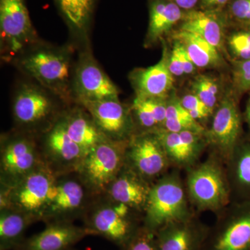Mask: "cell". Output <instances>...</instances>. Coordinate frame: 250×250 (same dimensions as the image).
I'll use <instances>...</instances> for the list:
<instances>
[{
  "label": "cell",
  "instance_id": "6da1fadb",
  "mask_svg": "<svg viewBox=\"0 0 250 250\" xmlns=\"http://www.w3.org/2000/svg\"><path fill=\"white\" fill-rule=\"evenodd\" d=\"M188 198L192 209L199 214L211 212L218 214L231 203V193L225 164L209 154L202 162L186 170Z\"/></svg>",
  "mask_w": 250,
  "mask_h": 250
},
{
  "label": "cell",
  "instance_id": "7a4b0ae2",
  "mask_svg": "<svg viewBox=\"0 0 250 250\" xmlns=\"http://www.w3.org/2000/svg\"><path fill=\"white\" fill-rule=\"evenodd\" d=\"M181 170L172 168L151 187L143 215V225L152 232L195 213L188 198Z\"/></svg>",
  "mask_w": 250,
  "mask_h": 250
},
{
  "label": "cell",
  "instance_id": "3957f363",
  "mask_svg": "<svg viewBox=\"0 0 250 250\" xmlns=\"http://www.w3.org/2000/svg\"><path fill=\"white\" fill-rule=\"evenodd\" d=\"M92 236H100L123 250L143 226V215L106 195L97 197L82 218Z\"/></svg>",
  "mask_w": 250,
  "mask_h": 250
},
{
  "label": "cell",
  "instance_id": "277c9868",
  "mask_svg": "<svg viewBox=\"0 0 250 250\" xmlns=\"http://www.w3.org/2000/svg\"><path fill=\"white\" fill-rule=\"evenodd\" d=\"M128 141L106 140L85 154L75 173L95 197L104 195L125 164Z\"/></svg>",
  "mask_w": 250,
  "mask_h": 250
},
{
  "label": "cell",
  "instance_id": "5b68a950",
  "mask_svg": "<svg viewBox=\"0 0 250 250\" xmlns=\"http://www.w3.org/2000/svg\"><path fill=\"white\" fill-rule=\"evenodd\" d=\"M57 175L45 163L10 188L0 187V209L14 208L41 221L51 188Z\"/></svg>",
  "mask_w": 250,
  "mask_h": 250
},
{
  "label": "cell",
  "instance_id": "8992f818",
  "mask_svg": "<svg viewBox=\"0 0 250 250\" xmlns=\"http://www.w3.org/2000/svg\"><path fill=\"white\" fill-rule=\"evenodd\" d=\"M97 197L94 196L75 172L58 175L51 188L41 221L73 223L82 219Z\"/></svg>",
  "mask_w": 250,
  "mask_h": 250
},
{
  "label": "cell",
  "instance_id": "52a82bcc",
  "mask_svg": "<svg viewBox=\"0 0 250 250\" xmlns=\"http://www.w3.org/2000/svg\"><path fill=\"white\" fill-rule=\"evenodd\" d=\"M201 250H250V202H231L215 215Z\"/></svg>",
  "mask_w": 250,
  "mask_h": 250
},
{
  "label": "cell",
  "instance_id": "ba28073f",
  "mask_svg": "<svg viewBox=\"0 0 250 250\" xmlns=\"http://www.w3.org/2000/svg\"><path fill=\"white\" fill-rule=\"evenodd\" d=\"M44 164L39 143L27 136L1 140L0 187L10 188Z\"/></svg>",
  "mask_w": 250,
  "mask_h": 250
},
{
  "label": "cell",
  "instance_id": "9c48e42d",
  "mask_svg": "<svg viewBox=\"0 0 250 250\" xmlns=\"http://www.w3.org/2000/svg\"><path fill=\"white\" fill-rule=\"evenodd\" d=\"M125 165L152 184L172 168L155 131L135 133L130 138Z\"/></svg>",
  "mask_w": 250,
  "mask_h": 250
},
{
  "label": "cell",
  "instance_id": "30bf717a",
  "mask_svg": "<svg viewBox=\"0 0 250 250\" xmlns=\"http://www.w3.org/2000/svg\"><path fill=\"white\" fill-rule=\"evenodd\" d=\"M212 117L211 125L205 134L207 149L226 165L241 141V116L234 100L229 97L224 98Z\"/></svg>",
  "mask_w": 250,
  "mask_h": 250
},
{
  "label": "cell",
  "instance_id": "8fae6325",
  "mask_svg": "<svg viewBox=\"0 0 250 250\" xmlns=\"http://www.w3.org/2000/svg\"><path fill=\"white\" fill-rule=\"evenodd\" d=\"M43 133L39 146L46 165L57 175L75 172L87 152L67 134L62 116Z\"/></svg>",
  "mask_w": 250,
  "mask_h": 250
},
{
  "label": "cell",
  "instance_id": "7c38bea8",
  "mask_svg": "<svg viewBox=\"0 0 250 250\" xmlns=\"http://www.w3.org/2000/svg\"><path fill=\"white\" fill-rule=\"evenodd\" d=\"M80 102L92 117L100 131L108 139L129 141L136 133L133 117L119 99Z\"/></svg>",
  "mask_w": 250,
  "mask_h": 250
},
{
  "label": "cell",
  "instance_id": "4fadbf2b",
  "mask_svg": "<svg viewBox=\"0 0 250 250\" xmlns=\"http://www.w3.org/2000/svg\"><path fill=\"white\" fill-rule=\"evenodd\" d=\"M22 68L41 84L64 95L70 77V62L63 54L41 49L22 59Z\"/></svg>",
  "mask_w": 250,
  "mask_h": 250
},
{
  "label": "cell",
  "instance_id": "5bb4252c",
  "mask_svg": "<svg viewBox=\"0 0 250 250\" xmlns=\"http://www.w3.org/2000/svg\"><path fill=\"white\" fill-rule=\"evenodd\" d=\"M1 39L10 52L17 53L34 35L24 0H0Z\"/></svg>",
  "mask_w": 250,
  "mask_h": 250
},
{
  "label": "cell",
  "instance_id": "9a60e30c",
  "mask_svg": "<svg viewBox=\"0 0 250 250\" xmlns=\"http://www.w3.org/2000/svg\"><path fill=\"white\" fill-rule=\"evenodd\" d=\"M195 212L185 220L166 225L156 233L161 250H201L208 226Z\"/></svg>",
  "mask_w": 250,
  "mask_h": 250
},
{
  "label": "cell",
  "instance_id": "2e32d148",
  "mask_svg": "<svg viewBox=\"0 0 250 250\" xmlns=\"http://www.w3.org/2000/svg\"><path fill=\"white\" fill-rule=\"evenodd\" d=\"M41 232L26 238L16 250H67L91 233L84 226L73 223L56 222L46 224Z\"/></svg>",
  "mask_w": 250,
  "mask_h": 250
},
{
  "label": "cell",
  "instance_id": "e0dca14e",
  "mask_svg": "<svg viewBox=\"0 0 250 250\" xmlns=\"http://www.w3.org/2000/svg\"><path fill=\"white\" fill-rule=\"evenodd\" d=\"M152 185L125 164L104 195L143 215Z\"/></svg>",
  "mask_w": 250,
  "mask_h": 250
},
{
  "label": "cell",
  "instance_id": "ac0fdd59",
  "mask_svg": "<svg viewBox=\"0 0 250 250\" xmlns=\"http://www.w3.org/2000/svg\"><path fill=\"white\" fill-rule=\"evenodd\" d=\"M75 88L80 101L118 98L119 95L116 85L91 57H85L79 64Z\"/></svg>",
  "mask_w": 250,
  "mask_h": 250
},
{
  "label": "cell",
  "instance_id": "d6986e66",
  "mask_svg": "<svg viewBox=\"0 0 250 250\" xmlns=\"http://www.w3.org/2000/svg\"><path fill=\"white\" fill-rule=\"evenodd\" d=\"M13 113L18 125L31 129L49 121L53 114L54 106L42 90L25 85L15 98Z\"/></svg>",
  "mask_w": 250,
  "mask_h": 250
},
{
  "label": "cell",
  "instance_id": "ffe728a7",
  "mask_svg": "<svg viewBox=\"0 0 250 250\" xmlns=\"http://www.w3.org/2000/svg\"><path fill=\"white\" fill-rule=\"evenodd\" d=\"M173 75L169 69L166 49L162 58L155 65L135 72L132 80L136 97L145 99H166L174 84Z\"/></svg>",
  "mask_w": 250,
  "mask_h": 250
},
{
  "label": "cell",
  "instance_id": "44dd1931",
  "mask_svg": "<svg viewBox=\"0 0 250 250\" xmlns=\"http://www.w3.org/2000/svg\"><path fill=\"white\" fill-rule=\"evenodd\" d=\"M225 167L231 203L250 202V141H240Z\"/></svg>",
  "mask_w": 250,
  "mask_h": 250
},
{
  "label": "cell",
  "instance_id": "7402d4cb",
  "mask_svg": "<svg viewBox=\"0 0 250 250\" xmlns=\"http://www.w3.org/2000/svg\"><path fill=\"white\" fill-rule=\"evenodd\" d=\"M62 118L67 134L86 152L108 139L100 131L85 109L72 110Z\"/></svg>",
  "mask_w": 250,
  "mask_h": 250
},
{
  "label": "cell",
  "instance_id": "603a6c76",
  "mask_svg": "<svg viewBox=\"0 0 250 250\" xmlns=\"http://www.w3.org/2000/svg\"><path fill=\"white\" fill-rule=\"evenodd\" d=\"M34 220L11 208L0 209V250H16L24 242Z\"/></svg>",
  "mask_w": 250,
  "mask_h": 250
},
{
  "label": "cell",
  "instance_id": "cb8c5ba5",
  "mask_svg": "<svg viewBox=\"0 0 250 250\" xmlns=\"http://www.w3.org/2000/svg\"><path fill=\"white\" fill-rule=\"evenodd\" d=\"M174 39L184 46L196 67L206 68L221 65L222 59L218 49L200 36L179 29L174 34Z\"/></svg>",
  "mask_w": 250,
  "mask_h": 250
},
{
  "label": "cell",
  "instance_id": "d4e9b609",
  "mask_svg": "<svg viewBox=\"0 0 250 250\" xmlns=\"http://www.w3.org/2000/svg\"><path fill=\"white\" fill-rule=\"evenodd\" d=\"M180 29L200 36L218 49L223 47V28L213 15L203 11H189L183 17Z\"/></svg>",
  "mask_w": 250,
  "mask_h": 250
},
{
  "label": "cell",
  "instance_id": "484cf974",
  "mask_svg": "<svg viewBox=\"0 0 250 250\" xmlns=\"http://www.w3.org/2000/svg\"><path fill=\"white\" fill-rule=\"evenodd\" d=\"M183 18L180 8L174 1L154 0L150 6L147 39L155 41Z\"/></svg>",
  "mask_w": 250,
  "mask_h": 250
},
{
  "label": "cell",
  "instance_id": "4316f807",
  "mask_svg": "<svg viewBox=\"0 0 250 250\" xmlns=\"http://www.w3.org/2000/svg\"><path fill=\"white\" fill-rule=\"evenodd\" d=\"M154 131L165 149L172 168L187 170L200 162L201 156L188 147L179 133L170 132L163 128Z\"/></svg>",
  "mask_w": 250,
  "mask_h": 250
},
{
  "label": "cell",
  "instance_id": "83f0119b",
  "mask_svg": "<svg viewBox=\"0 0 250 250\" xmlns=\"http://www.w3.org/2000/svg\"><path fill=\"white\" fill-rule=\"evenodd\" d=\"M61 11L72 27L82 29L89 21L94 0H57Z\"/></svg>",
  "mask_w": 250,
  "mask_h": 250
},
{
  "label": "cell",
  "instance_id": "f1b7e54d",
  "mask_svg": "<svg viewBox=\"0 0 250 250\" xmlns=\"http://www.w3.org/2000/svg\"><path fill=\"white\" fill-rule=\"evenodd\" d=\"M192 88L194 95L198 97L213 114L218 104L219 89L214 79L205 75L197 77L192 82Z\"/></svg>",
  "mask_w": 250,
  "mask_h": 250
},
{
  "label": "cell",
  "instance_id": "f546056e",
  "mask_svg": "<svg viewBox=\"0 0 250 250\" xmlns=\"http://www.w3.org/2000/svg\"><path fill=\"white\" fill-rule=\"evenodd\" d=\"M122 250H161L156 233L149 231L144 226L141 227L139 232Z\"/></svg>",
  "mask_w": 250,
  "mask_h": 250
},
{
  "label": "cell",
  "instance_id": "4dcf8cb0",
  "mask_svg": "<svg viewBox=\"0 0 250 250\" xmlns=\"http://www.w3.org/2000/svg\"><path fill=\"white\" fill-rule=\"evenodd\" d=\"M233 54L241 61L250 59V31L233 34L229 41Z\"/></svg>",
  "mask_w": 250,
  "mask_h": 250
},
{
  "label": "cell",
  "instance_id": "1f68e13d",
  "mask_svg": "<svg viewBox=\"0 0 250 250\" xmlns=\"http://www.w3.org/2000/svg\"><path fill=\"white\" fill-rule=\"evenodd\" d=\"M235 88L240 93L250 90V59L237 62L233 70Z\"/></svg>",
  "mask_w": 250,
  "mask_h": 250
},
{
  "label": "cell",
  "instance_id": "d6a6232c",
  "mask_svg": "<svg viewBox=\"0 0 250 250\" xmlns=\"http://www.w3.org/2000/svg\"><path fill=\"white\" fill-rule=\"evenodd\" d=\"M166 119L190 120L193 118H192L188 111L182 106L180 100L174 98L167 102Z\"/></svg>",
  "mask_w": 250,
  "mask_h": 250
},
{
  "label": "cell",
  "instance_id": "836d02e7",
  "mask_svg": "<svg viewBox=\"0 0 250 250\" xmlns=\"http://www.w3.org/2000/svg\"><path fill=\"white\" fill-rule=\"evenodd\" d=\"M230 12L236 19L250 22V0H233Z\"/></svg>",
  "mask_w": 250,
  "mask_h": 250
},
{
  "label": "cell",
  "instance_id": "e575fe53",
  "mask_svg": "<svg viewBox=\"0 0 250 250\" xmlns=\"http://www.w3.org/2000/svg\"><path fill=\"white\" fill-rule=\"evenodd\" d=\"M169 69L173 76H182L184 74L181 62L179 42L177 41L174 43L170 57H169Z\"/></svg>",
  "mask_w": 250,
  "mask_h": 250
},
{
  "label": "cell",
  "instance_id": "d590c367",
  "mask_svg": "<svg viewBox=\"0 0 250 250\" xmlns=\"http://www.w3.org/2000/svg\"><path fill=\"white\" fill-rule=\"evenodd\" d=\"M180 101L182 106L188 111H192V110H201V111L210 112L213 115V113L207 107L203 102L194 94L185 95Z\"/></svg>",
  "mask_w": 250,
  "mask_h": 250
},
{
  "label": "cell",
  "instance_id": "8d00e7d4",
  "mask_svg": "<svg viewBox=\"0 0 250 250\" xmlns=\"http://www.w3.org/2000/svg\"><path fill=\"white\" fill-rule=\"evenodd\" d=\"M179 52H180L181 62H182L184 73L187 75L193 73L196 68V65L192 62L187 51L184 49V46L180 42H179Z\"/></svg>",
  "mask_w": 250,
  "mask_h": 250
},
{
  "label": "cell",
  "instance_id": "74e56055",
  "mask_svg": "<svg viewBox=\"0 0 250 250\" xmlns=\"http://www.w3.org/2000/svg\"><path fill=\"white\" fill-rule=\"evenodd\" d=\"M173 1L180 9L190 10L195 7L197 0H173Z\"/></svg>",
  "mask_w": 250,
  "mask_h": 250
},
{
  "label": "cell",
  "instance_id": "f35d334b",
  "mask_svg": "<svg viewBox=\"0 0 250 250\" xmlns=\"http://www.w3.org/2000/svg\"><path fill=\"white\" fill-rule=\"evenodd\" d=\"M207 6H221L226 4L229 0H203Z\"/></svg>",
  "mask_w": 250,
  "mask_h": 250
},
{
  "label": "cell",
  "instance_id": "ab89813d",
  "mask_svg": "<svg viewBox=\"0 0 250 250\" xmlns=\"http://www.w3.org/2000/svg\"><path fill=\"white\" fill-rule=\"evenodd\" d=\"M246 118L247 122L250 126V98L248 101V104H247L246 111Z\"/></svg>",
  "mask_w": 250,
  "mask_h": 250
},
{
  "label": "cell",
  "instance_id": "60d3db41",
  "mask_svg": "<svg viewBox=\"0 0 250 250\" xmlns=\"http://www.w3.org/2000/svg\"><path fill=\"white\" fill-rule=\"evenodd\" d=\"M76 250L73 249V248H71V249H69V250Z\"/></svg>",
  "mask_w": 250,
  "mask_h": 250
},
{
  "label": "cell",
  "instance_id": "b9f144b4",
  "mask_svg": "<svg viewBox=\"0 0 250 250\" xmlns=\"http://www.w3.org/2000/svg\"><path fill=\"white\" fill-rule=\"evenodd\" d=\"M249 27H250V24H249Z\"/></svg>",
  "mask_w": 250,
  "mask_h": 250
}]
</instances>
